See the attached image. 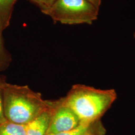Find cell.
<instances>
[{
    "label": "cell",
    "mask_w": 135,
    "mask_h": 135,
    "mask_svg": "<svg viewBox=\"0 0 135 135\" xmlns=\"http://www.w3.org/2000/svg\"><path fill=\"white\" fill-rule=\"evenodd\" d=\"M17 0H0V28L8 23L10 13Z\"/></svg>",
    "instance_id": "cell-7"
},
{
    "label": "cell",
    "mask_w": 135,
    "mask_h": 135,
    "mask_svg": "<svg viewBox=\"0 0 135 135\" xmlns=\"http://www.w3.org/2000/svg\"><path fill=\"white\" fill-rule=\"evenodd\" d=\"M80 124V120L75 113L63 104L53 114L47 135L72 130Z\"/></svg>",
    "instance_id": "cell-4"
},
{
    "label": "cell",
    "mask_w": 135,
    "mask_h": 135,
    "mask_svg": "<svg viewBox=\"0 0 135 135\" xmlns=\"http://www.w3.org/2000/svg\"><path fill=\"white\" fill-rule=\"evenodd\" d=\"M35 4L37 5L41 11L50 8L56 0H30Z\"/></svg>",
    "instance_id": "cell-9"
},
{
    "label": "cell",
    "mask_w": 135,
    "mask_h": 135,
    "mask_svg": "<svg viewBox=\"0 0 135 135\" xmlns=\"http://www.w3.org/2000/svg\"><path fill=\"white\" fill-rule=\"evenodd\" d=\"M1 90L0 88V124H3L7 121L4 114V105H3V99L2 97V94L1 93Z\"/></svg>",
    "instance_id": "cell-11"
},
{
    "label": "cell",
    "mask_w": 135,
    "mask_h": 135,
    "mask_svg": "<svg viewBox=\"0 0 135 135\" xmlns=\"http://www.w3.org/2000/svg\"><path fill=\"white\" fill-rule=\"evenodd\" d=\"M117 97L114 89L101 90L78 85L73 87L64 104L75 113L80 124H91L99 120Z\"/></svg>",
    "instance_id": "cell-1"
},
{
    "label": "cell",
    "mask_w": 135,
    "mask_h": 135,
    "mask_svg": "<svg viewBox=\"0 0 135 135\" xmlns=\"http://www.w3.org/2000/svg\"><path fill=\"white\" fill-rule=\"evenodd\" d=\"M2 53V44H1V36H0V57Z\"/></svg>",
    "instance_id": "cell-13"
},
{
    "label": "cell",
    "mask_w": 135,
    "mask_h": 135,
    "mask_svg": "<svg viewBox=\"0 0 135 135\" xmlns=\"http://www.w3.org/2000/svg\"><path fill=\"white\" fill-rule=\"evenodd\" d=\"M97 122L93 123L90 130L85 135H104V129L101 124H99V123H98L97 127L95 128Z\"/></svg>",
    "instance_id": "cell-10"
},
{
    "label": "cell",
    "mask_w": 135,
    "mask_h": 135,
    "mask_svg": "<svg viewBox=\"0 0 135 135\" xmlns=\"http://www.w3.org/2000/svg\"><path fill=\"white\" fill-rule=\"evenodd\" d=\"M134 38H135V32H134Z\"/></svg>",
    "instance_id": "cell-14"
},
{
    "label": "cell",
    "mask_w": 135,
    "mask_h": 135,
    "mask_svg": "<svg viewBox=\"0 0 135 135\" xmlns=\"http://www.w3.org/2000/svg\"><path fill=\"white\" fill-rule=\"evenodd\" d=\"M93 124V123L91 124H80L77 128L72 130L48 135H85L90 130Z\"/></svg>",
    "instance_id": "cell-8"
},
{
    "label": "cell",
    "mask_w": 135,
    "mask_h": 135,
    "mask_svg": "<svg viewBox=\"0 0 135 135\" xmlns=\"http://www.w3.org/2000/svg\"><path fill=\"white\" fill-rule=\"evenodd\" d=\"M52 115V112L47 110L26 124V135H47Z\"/></svg>",
    "instance_id": "cell-5"
},
{
    "label": "cell",
    "mask_w": 135,
    "mask_h": 135,
    "mask_svg": "<svg viewBox=\"0 0 135 135\" xmlns=\"http://www.w3.org/2000/svg\"><path fill=\"white\" fill-rule=\"evenodd\" d=\"M41 11L63 24L91 25L98 19L99 10L87 0H56Z\"/></svg>",
    "instance_id": "cell-3"
},
{
    "label": "cell",
    "mask_w": 135,
    "mask_h": 135,
    "mask_svg": "<svg viewBox=\"0 0 135 135\" xmlns=\"http://www.w3.org/2000/svg\"><path fill=\"white\" fill-rule=\"evenodd\" d=\"M3 90L4 114L8 121L26 125L48 110L40 97L26 87L7 86Z\"/></svg>",
    "instance_id": "cell-2"
},
{
    "label": "cell",
    "mask_w": 135,
    "mask_h": 135,
    "mask_svg": "<svg viewBox=\"0 0 135 135\" xmlns=\"http://www.w3.org/2000/svg\"><path fill=\"white\" fill-rule=\"evenodd\" d=\"M0 135H27L25 125L6 121L0 124Z\"/></svg>",
    "instance_id": "cell-6"
},
{
    "label": "cell",
    "mask_w": 135,
    "mask_h": 135,
    "mask_svg": "<svg viewBox=\"0 0 135 135\" xmlns=\"http://www.w3.org/2000/svg\"><path fill=\"white\" fill-rule=\"evenodd\" d=\"M92 5L94 6L98 10H99L100 6L101 5L102 0H87Z\"/></svg>",
    "instance_id": "cell-12"
}]
</instances>
